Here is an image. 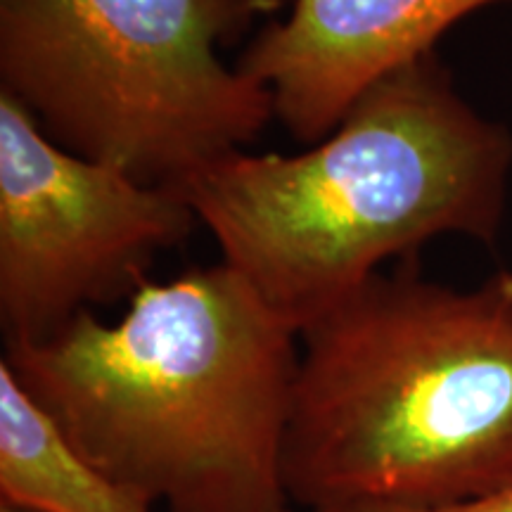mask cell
Wrapping results in <instances>:
<instances>
[{
  "instance_id": "1",
  "label": "cell",
  "mask_w": 512,
  "mask_h": 512,
  "mask_svg": "<svg viewBox=\"0 0 512 512\" xmlns=\"http://www.w3.org/2000/svg\"><path fill=\"white\" fill-rule=\"evenodd\" d=\"M117 323L83 311L5 347L88 463L166 512H297L287 432L299 332L228 264L147 283Z\"/></svg>"
},
{
  "instance_id": "2",
  "label": "cell",
  "mask_w": 512,
  "mask_h": 512,
  "mask_svg": "<svg viewBox=\"0 0 512 512\" xmlns=\"http://www.w3.org/2000/svg\"><path fill=\"white\" fill-rule=\"evenodd\" d=\"M510 169L508 128L484 119L432 53L377 81L297 155L235 152L181 192L223 264L302 332L439 235L491 245Z\"/></svg>"
},
{
  "instance_id": "3",
  "label": "cell",
  "mask_w": 512,
  "mask_h": 512,
  "mask_svg": "<svg viewBox=\"0 0 512 512\" xmlns=\"http://www.w3.org/2000/svg\"><path fill=\"white\" fill-rule=\"evenodd\" d=\"M297 508H451L512 486V273L477 290L377 271L299 332Z\"/></svg>"
},
{
  "instance_id": "4",
  "label": "cell",
  "mask_w": 512,
  "mask_h": 512,
  "mask_svg": "<svg viewBox=\"0 0 512 512\" xmlns=\"http://www.w3.org/2000/svg\"><path fill=\"white\" fill-rule=\"evenodd\" d=\"M249 0H0V93L50 140L181 190L275 119L219 46Z\"/></svg>"
},
{
  "instance_id": "5",
  "label": "cell",
  "mask_w": 512,
  "mask_h": 512,
  "mask_svg": "<svg viewBox=\"0 0 512 512\" xmlns=\"http://www.w3.org/2000/svg\"><path fill=\"white\" fill-rule=\"evenodd\" d=\"M197 216L178 188L138 181L50 140L0 93V328L36 344L95 306L131 299Z\"/></svg>"
},
{
  "instance_id": "6",
  "label": "cell",
  "mask_w": 512,
  "mask_h": 512,
  "mask_svg": "<svg viewBox=\"0 0 512 512\" xmlns=\"http://www.w3.org/2000/svg\"><path fill=\"white\" fill-rule=\"evenodd\" d=\"M491 3L501 0H292L238 69L266 88L290 136L313 145L377 81L432 55L458 19Z\"/></svg>"
},
{
  "instance_id": "7",
  "label": "cell",
  "mask_w": 512,
  "mask_h": 512,
  "mask_svg": "<svg viewBox=\"0 0 512 512\" xmlns=\"http://www.w3.org/2000/svg\"><path fill=\"white\" fill-rule=\"evenodd\" d=\"M0 503L31 512H155L88 463L0 361Z\"/></svg>"
},
{
  "instance_id": "8",
  "label": "cell",
  "mask_w": 512,
  "mask_h": 512,
  "mask_svg": "<svg viewBox=\"0 0 512 512\" xmlns=\"http://www.w3.org/2000/svg\"><path fill=\"white\" fill-rule=\"evenodd\" d=\"M320 512H512V486L498 491L494 496L479 498L472 503L451 505V508H403V505H382V503H354L335 505V508Z\"/></svg>"
},
{
  "instance_id": "9",
  "label": "cell",
  "mask_w": 512,
  "mask_h": 512,
  "mask_svg": "<svg viewBox=\"0 0 512 512\" xmlns=\"http://www.w3.org/2000/svg\"><path fill=\"white\" fill-rule=\"evenodd\" d=\"M249 3H252V8L259 12V10H273V8H278L280 3H285V0H249Z\"/></svg>"
},
{
  "instance_id": "10",
  "label": "cell",
  "mask_w": 512,
  "mask_h": 512,
  "mask_svg": "<svg viewBox=\"0 0 512 512\" xmlns=\"http://www.w3.org/2000/svg\"><path fill=\"white\" fill-rule=\"evenodd\" d=\"M0 512H31V510L17 508V505H10V503H0Z\"/></svg>"
}]
</instances>
